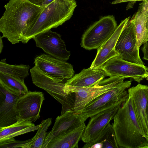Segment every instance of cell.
Wrapping results in <instances>:
<instances>
[{"label": "cell", "mask_w": 148, "mask_h": 148, "mask_svg": "<svg viewBox=\"0 0 148 148\" xmlns=\"http://www.w3.org/2000/svg\"><path fill=\"white\" fill-rule=\"evenodd\" d=\"M130 19L125 24L119 37L115 50L122 59L144 65L139 55L140 48L138 46L134 25Z\"/></svg>", "instance_id": "cell-8"}, {"label": "cell", "mask_w": 148, "mask_h": 148, "mask_svg": "<svg viewBox=\"0 0 148 148\" xmlns=\"http://www.w3.org/2000/svg\"><path fill=\"white\" fill-rule=\"evenodd\" d=\"M30 72L33 83L46 91L61 104V114L72 109L75 102V94H69L66 92V80L60 81L54 79L43 72L35 64L30 69Z\"/></svg>", "instance_id": "cell-4"}, {"label": "cell", "mask_w": 148, "mask_h": 148, "mask_svg": "<svg viewBox=\"0 0 148 148\" xmlns=\"http://www.w3.org/2000/svg\"><path fill=\"white\" fill-rule=\"evenodd\" d=\"M84 123L75 129L64 133L53 138L49 142L47 148H77L86 127Z\"/></svg>", "instance_id": "cell-20"}, {"label": "cell", "mask_w": 148, "mask_h": 148, "mask_svg": "<svg viewBox=\"0 0 148 148\" xmlns=\"http://www.w3.org/2000/svg\"><path fill=\"white\" fill-rule=\"evenodd\" d=\"M100 68L110 77L131 78L138 83L145 79H148L147 67L126 61L119 56L109 59Z\"/></svg>", "instance_id": "cell-7"}, {"label": "cell", "mask_w": 148, "mask_h": 148, "mask_svg": "<svg viewBox=\"0 0 148 148\" xmlns=\"http://www.w3.org/2000/svg\"><path fill=\"white\" fill-rule=\"evenodd\" d=\"M3 43L2 41V38L0 36V53H1L3 49Z\"/></svg>", "instance_id": "cell-31"}, {"label": "cell", "mask_w": 148, "mask_h": 148, "mask_svg": "<svg viewBox=\"0 0 148 148\" xmlns=\"http://www.w3.org/2000/svg\"><path fill=\"white\" fill-rule=\"evenodd\" d=\"M131 84L130 81H123L90 102L84 107L81 112L88 118L112 107L129 95L126 89L130 87Z\"/></svg>", "instance_id": "cell-9"}, {"label": "cell", "mask_w": 148, "mask_h": 148, "mask_svg": "<svg viewBox=\"0 0 148 148\" xmlns=\"http://www.w3.org/2000/svg\"><path fill=\"white\" fill-rule=\"evenodd\" d=\"M128 97L123 98L112 107L90 117L82 134L81 140L87 144L95 140L108 124L113 119L118 109Z\"/></svg>", "instance_id": "cell-11"}, {"label": "cell", "mask_w": 148, "mask_h": 148, "mask_svg": "<svg viewBox=\"0 0 148 148\" xmlns=\"http://www.w3.org/2000/svg\"><path fill=\"white\" fill-rule=\"evenodd\" d=\"M88 118L82 112L67 111L56 118L51 130L47 133L42 148H47L49 142L54 137L79 127Z\"/></svg>", "instance_id": "cell-14"}, {"label": "cell", "mask_w": 148, "mask_h": 148, "mask_svg": "<svg viewBox=\"0 0 148 148\" xmlns=\"http://www.w3.org/2000/svg\"><path fill=\"white\" fill-rule=\"evenodd\" d=\"M147 120H148V110H147Z\"/></svg>", "instance_id": "cell-34"}, {"label": "cell", "mask_w": 148, "mask_h": 148, "mask_svg": "<svg viewBox=\"0 0 148 148\" xmlns=\"http://www.w3.org/2000/svg\"><path fill=\"white\" fill-rule=\"evenodd\" d=\"M128 92L132 97L135 114L145 136L148 133V86L139 84L130 88Z\"/></svg>", "instance_id": "cell-15"}, {"label": "cell", "mask_w": 148, "mask_h": 148, "mask_svg": "<svg viewBox=\"0 0 148 148\" xmlns=\"http://www.w3.org/2000/svg\"><path fill=\"white\" fill-rule=\"evenodd\" d=\"M107 76L106 73L101 68L84 69L79 73L66 80V92L70 94L79 88L93 86Z\"/></svg>", "instance_id": "cell-16"}, {"label": "cell", "mask_w": 148, "mask_h": 148, "mask_svg": "<svg viewBox=\"0 0 148 148\" xmlns=\"http://www.w3.org/2000/svg\"><path fill=\"white\" fill-rule=\"evenodd\" d=\"M145 137L147 141V144L145 148H148V133L145 136Z\"/></svg>", "instance_id": "cell-32"}, {"label": "cell", "mask_w": 148, "mask_h": 148, "mask_svg": "<svg viewBox=\"0 0 148 148\" xmlns=\"http://www.w3.org/2000/svg\"><path fill=\"white\" fill-rule=\"evenodd\" d=\"M30 68L29 65L9 64L6 62L5 59H2L0 62V73L7 74L23 81H24V79L29 75Z\"/></svg>", "instance_id": "cell-23"}, {"label": "cell", "mask_w": 148, "mask_h": 148, "mask_svg": "<svg viewBox=\"0 0 148 148\" xmlns=\"http://www.w3.org/2000/svg\"><path fill=\"white\" fill-rule=\"evenodd\" d=\"M0 19V31L12 44L22 41L27 31L36 21L44 7L27 0H9Z\"/></svg>", "instance_id": "cell-1"}, {"label": "cell", "mask_w": 148, "mask_h": 148, "mask_svg": "<svg viewBox=\"0 0 148 148\" xmlns=\"http://www.w3.org/2000/svg\"><path fill=\"white\" fill-rule=\"evenodd\" d=\"M100 143L102 148H119L112 125L109 123L97 139L92 143L86 144L82 148H90L94 144Z\"/></svg>", "instance_id": "cell-22"}, {"label": "cell", "mask_w": 148, "mask_h": 148, "mask_svg": "<svg viewBox=\"0 0 148 148\" xmlns=\"http://www.w3.org/2000/svg\"><path fill=\"white\" fill-rule=\"evenodd\" d=\"M147 28L148 32V16L146 23Z\"/></svg>", "instance_id": "cell-33"}, {"label": "cell", "mask_w": 148, "mask_h": 148, "mask_svg": "<svg viewBox=\"0 0 148 148\" xmlns=\"http://www.w3.org/2000/svg\"><path fill=\"white\" fill-rule=\"evenodd\" d=\"M37 6H41L45 0H27Z\"/></svg>", "instance_id": "cell-28"}, {"label": "cell", "mask_w": 148, "mask_h": 148, "mask_svg": "<svg viewBox=\"0 0 148 148\" xmlns=\"http://www.w3.org/2000/svg\"><path fill=\"white\" fill-rule=\"evenodd\" d=\"M125 79L121 76H112L103 79L93 86L78 89L74 92L75 102L70 110L81 112L87 104L118 85Z\"/></svg>", "instance_id": "cell-6"}, {"label": "cell", "mask_w": 148, "mask_h": 148, "mask_svg": "<svg viewBox=\"0 0 148 148\" xmlns=\"http://www.w3.org/2000/svg\"><path fill=\"white\" fill-rule=\"evenodd\" d=\"M44 100L43 94L39 91H28L19 96L16 104L18 120H25L33 122L38 119Z\"/></svg>", "instance_id": "cell-12"}, {"label": "cell", "mask_w": 148, "mask_h": 148, "mask_svg": "<svg viewBox=\"0 0 148 148\" xmlns=\"http://www.w3.org/2000/svg\"><path fill=\"white\" fill-rule=\"evenodd\" d=\"M54 0H45L43 3L42 7H45V6L52 2Z\"/></svg>", "instance_id": "cell-30"}, {"label": "cell", "mask_w": 148, "mask_h": 148, "mask_svg": "<svg viewBox=\"0 0 148 148\" xmlns=\"http://www.w3.org/2000/svg\"><path fill=\"white\" fill-rule=\"evenodd\" d=\"M29 140L30 139L24 141L17 140L13 138L0 143V147L27 148V143Z\"/></svg>", "instance_id": "cell-26"}, {"label": "cell", "mask_w": 148, "mask_h": 148, "mask_svg": "<svg viewBox=\"0 0 148 148\" xmlns=\"http://www.w3.org/2000/svg\"><path fill=\"white\" fill-rule=\"evenodd\" d=\"M118 26L113 15L102 17L84 32L81 47L88 50L97 49L111 36Z\"/></svg>", "instance_id": "cell-5"}, {"label": "cell", "mask_w": 148, "mask_h": 148, "mask_svg": "<svg viewBox=\"0 0 148 148\" xmlns=\"http://www.w3.org/2000/svg\"><path fill=\"white\" fill-rule=\"evenodd\" d=\"M148 16V0L140 4L137 12L131 18L133 23L139 48L148 41V32L146 23Z\"/></svg>", "instance_id": "cell-19"}, {"label": "cell", "mask_w": 148, "mask_h": 148, "mask_svg": "<svg viewBox=\"0 0 148 148\" xmlns=\"http://www.w3.org/2000/svg\"><path fill=\"white\" fill-rule=\"evenodd\" d=\"M19 96L0 83V127L10 125L18 121L16 104Z\"/></svg>", "instance_id": "cell-17"}, {"label": "cell", "mask_w": 148, "mask_h": 148, "mask_svg": "<svg viewBox=\"0 0 148 148\" xmlns=\"http://www.w3.org/2000/svg\"><path fill=\"white\" fill-rule=\"evenodd\" d=\"M142 50L143 54V59L148 61V42L143 44Z\"/></svg>", "instance_id": "cell-27"}, {"label": "cell", "mask_w": 148, "mask_h": 148, "mask_svg": "<svg viewBox=\"0 0 148 148\" xmlns=\"http://www.w3.org/2000/svg\"><path fill=\"white\" fill-rule=\"evenodd\" d=\"M130 19V16L122 21L111 36L97 49V55L90 68H100L109 59L119 56L115 50L116 45L125 24Z\"/></svg>", "instance_id": "cell-18"}, {"label": "cell", "mask_w": 148, "mask_h": 148, "mask_svg": "<svg viewBox=\"0 0 148 148\" xmlns=\"http://www.w3.org/2000/svg\"><path fill=\"white\" fill-rule=\"evenodd\" d=\"M77 6L75 0H54L44 7L22 42L27 43L36 35L62 25L71 18Z\"/></svg>", "instance_id": "cell-3"}, {"label": "cell", "mask_w": 148, "mask_h": 148, "mask_svg": "<svg viewBox=\"0 0 148 148\" xmlns=\"http://www.w3.org/2000/svg\"><path fill=\"white\" fill-rule=\"evenodd\" d=\"M34 63L45 74L58 81L69 79L74 75L71 64L47 53L36 56Z\"/></svg>", "instance_id": "cell-10"}, {"label": "cell", "mask_w": 148, "mask_h": 148, "mask_svg": "<svg viewBox=\"0 0 148 148\" xmlns=\"http://www.w3.org/2000/svg\"><path fill=\"white\" fill-rule=\"evenodd\" d=\"M52 119L43 120L35 135L28 143V148H42L47 134V131L51 125Z\"/></svg>", "instance_id": "cell-25"}, {"label": "cell", "mask_w": 148, "mask_h": 148, "mask_svg": "<svg viewBox=\"0 0 148 148\" xmlns=\"http://www.w3.org/2000/svg\"><path fill=\"white\" fill-rule=\"evenodd\" d=\"M0 83L18 96L25 94L28 91L24 81L4 73H0Z\"/></svg>", "instance_id": "cell-24"}, {"label": "cell", "mask_w": 148, "mask_h": 148, "mask_svg": "<svg viewBox=\"0 0 148 148\" xmlns=\"http://www.w3.org/2000/svg\"><path fill=\"white\" fill-rule=\"evenodd\" d=\"M40 124L35 126L31 121L18 120L10 125L0 127V143L16 136L37 130Z\"/></svg>", "instance_id": "cell-21"}, {"label": "cell", "mask_w": 148, "mask_h": 148, "mask_svg": "<svg viewBox=\"0 0 148 148\" xmlns=\"http://www.w3.org/2000/svg\"><path fill=\"white\" fill-rule=\"evenodd\" d=\"M113 119L112 125L119 148H145L147 142L135 114L132 97L129 94Z\"/></svg>", "instance_id": "cell-2"}, {"label": "cell", "mask_w": 148, "mask_h": 148, "mask_svg": "<svg viewBox=\"0 0 148 148\" xmlns=\"http://www.w3.org/2000/svg\"><path fill=\"white\" fill-rule=\"evenodd\" d=\"M91 148H102V145L100 143H97L93 145Z\"/></svg>", "instance_id": "cell-29"}, {"label": "cell", "mask_w": 148, "mask_h": 148, "mask_svg": "<svg viewBox=\"0 0 148 148\" xmlns=\"http://www.w3.org/2000/svg\"><path fill=\"white\" fill-rule=\"evenodd\" d=\"M33 39L36 46L41 48L47 53L65 61L69 59L70 51L66 50L59 34L50 29L36 35Z\"/></svg>", "instance_id": "cell-13"}]
</instances>
